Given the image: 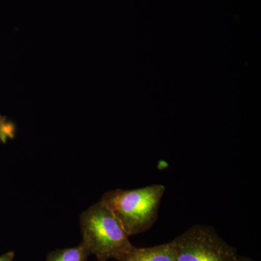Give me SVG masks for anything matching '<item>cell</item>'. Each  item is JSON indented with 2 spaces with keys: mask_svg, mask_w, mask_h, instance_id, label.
<instances>
[{
  "mask_svg": "<svg viewBox=\"0 0 261 261\" xmlns=\"http://www.w3.org/2000/svg\"><path fill=\"white\" fill-rule=\"evenodd\" d=\"M166 187L154 185L136 190H118L106 192L101 200L128 236L145 232L157 220Z\"/></svg>",
  "mask_w": 261,
  "mask_h": 261,
  "instance_id": "cell-2",
  "label": "cell"
},
{
  "mask_svg": "<svg viewBox=\"0 0 261 261\" xmlns=\"http://www.w3.org/2000/svg\"><path fill=\"white\" fill-rule=\"evenodd\" d=\"M237 261H253L250 260V259L247 258V257H238V260Z\"/></svg>",
  "mask_w": 261,
  "mask_h": 261,
  "instance_id": "cell-8",
  "label": "cell"
},
{
  "mask_svg": "<svg viewBox=\"0 0 261 261\" xmlns=\"http://www.w3.org/2000/svg\"><path fill=\"white\" fill-rule=\"evenodd\" d=\"M171 243L176 261H237L239 257L214 228L203 225L192 226Z\"/></svg>",
  "mask_w": 261,
  "mask_h": 261,
  "instance_id": "cell-3",
  "label": "cell"
},
{
  "mask_svg": "<svg viewBox=\"0 0 261 261\" xmlns=\"http://www.w3.org/2000/svg\"><path fill=\"white\" fill-rule=\"evenodd\" d=\"M13 258H14V253L13 252H9L0 256V261H13Z\"/></svg>",
  "mask_w": 261,
  "mask_h": 261,
  "instance_id": "cell-7",
  "label": "cell"
},
{
  "mask_svg": "<svg viewBox=\"0 0 261 261\" xmlns=\"http://www.w3.org/2000/svg\"><path fill=\"white\" fill-rule=\"evenodd\" d=\"M120 261H176V257L171 242L145 248L135 247Z\"/></svg>",
  "mask_w": 261,
  "mask_h": 261,
  "instance_id": "cell-4",
  "label": "cell"
},
{
  "mask_svg": "<svg viewBox=\"0 0 261 261\" xmlns=\"http://www.w3.org/2000/svg\"><path fill=\"white\" fill-rule=\"evenodd\" d=\"M5 118L0 116V140H6L8 137H11L14 133V128L13 125L6 123L5 121Z\"/></svg>",
  "mask_w": 261,
  "mask_h": 261,
  "instance_id": "cell-6",
  "label": "cell"
},
{
  "mask_svg": "<svg viewBox=\"0 0 261 261\" xmlns=\"http://www.w3.org/2000/svg\"><path fill=\"white\" fill-rule=\"evenodd\" d=\"M89 255V250L82 243L78 246L51 252L47 261H86Z\"/></svg>",
  "mask_w": 261,
  "mask_h": 261,
  "instance_id": "cell-5",
  "label": "cell"
},
{
  "mask_svg": "<svg viewBox=\"0 0 261 261\" xmlns=\"http://www.w3.org/2000/svg\"><path fill=\"white\" fill-rule=\"evenodd\" d=\"M80 225L82 243L97 261H120L135 247L121 223L102 201L81 215Z\"/></svg>",
  "mask_w": 261,
  "mask_h": 261,
  "instance_id": "cell-1",
  "label": "cell"
}]
</instances>
